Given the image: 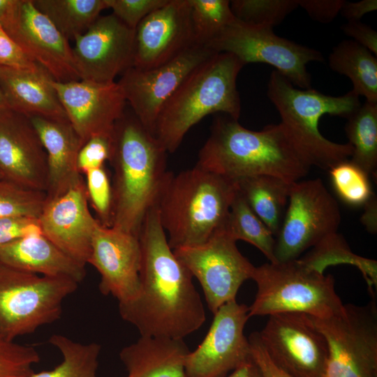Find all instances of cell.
Instances as JSON below:
<instances>
[{
  "mask_svg": "<svg viewBox=\"0 0 377 377\" xmlns=\"http://www.w3.org/2000/svg\"><path fill=\"white\" fill-rule=\"evenodd\" d=\"M341 219L337 201L320 179L292 183L287 207L276 236V262L300 258L306 249L337 232Z\"/></svg>",
  "mask_w": 377,
  "mask_h": 377,
  "instance_id": "cell-10",
  "label": "cell"
},
{
  "mask_svg": "<svg viewBox=\"0 0 377 377\" xmlns=\"http://www.w3.org/2000/svg\"><path fill=\"white\" fill-rule=\"evenodd\" d=\"M346 1L343 0H297L302 7L314 21L320 23L332 22L339 14Z\"/></svg>",
  "mask_w": 377,
  "mask_h": 377,
  "instance_id": "cell-44",
  "label": "cell"
},
{
  "mask_svg": "<svg viewBox=\"0 0 377 377\" xmlns=\"http://www.w3.org/2000/svg\"><path fill=\"white\" fill-rule=\"evenodd\" d=\"M52 84L83 144L92 136L113 132L126 110V101L117 82L53 80Z\"/></svg>",
  "mask_w": 377,
  "mask_h": 377,
  "instance_id": "cell-19",
  "label": "cell"
},
{
  "mask_svg": "<svg viewBox=\"0 0 377 377\" xmlns=\"http://www.w3.org/2000/svg\"><path fill=\"white\" fill-rule=\"evenodd\" d=\"M67 39L84 34L107 8L105 0H32Z\"/></svg>",
  "mask_w": 377,
  "mask_h": 377,
  "instance_id": "cell-29",
  "label": "cell"
},
{
  "mask_svg": "<svg viewBox=\"0 0 377 377\" xmlns=\"http://www.w3.org/2000/svg\"><path fill=\"white\" fill-rule=\"evenodd\" d=\"M38 219L43 235L85 267L94 234L101 223L90 212L83 179L64 193L47 198Z\"/></svg>",
  "mask_w": 377,
  "mask_h": 377,
  "instance_id": "cell-20",
  "label": "cell"
},
{
  "mask_svg": "<svg viewBox=\"0 0 377 377\" xmlns=\"http://www.w3.org/2000/svg\"><path fill=\"white\" fill-rule=\"evenodd\" d=\"M168 153L134 113L126 110L114 129L112 226L139 237L148 211L155 206L170 174Z\"/></svg>",
  "mask_w": 377,
  "mask_h": 377,
  "instance_id": "cell-3",
  "label": "cell"
},
{
  "mask_svg": "<svg viewBox=\"0 0 377 377\" xmlns=\"http://www.w3.org/2000/svg\"><path fill=\"white\" fill-rule=\"evenodd\" d=\"M346 119L345 132L353 147L350 161L374 175L377 168V103L365 101Z\"/></svg>",
  "mask_w": 377,
  "mask_h": 377,
  "instance_id": "cell-30",
  "label": "cell"
},
{
  "mask_svg": "<svg viewBox=\"0 0 377 377\" xmlns=\"http://www.w3.org/2000/svg\"><path fill=\"white\" fill-rule=\"evenodd\" d=\"M107 8L128 27L135 29L149 14L166 4L168 0H105Z\"/></svg>",
  "mask_w": 377,
  "mask_h": 377,
  "instance_id": "cell-41",
  "label": "cell"
},
{
  "mask_svg": "<svg viewBox=\"0 0 377 377\" xmlns=\"http://www.w3.org/2000/svg\"><path fill=\"white\" fill-rule=\"evenodd\" d=\"M312 319L325 337L328 356L324 377H377V307L343 304L337 313Z\"/></svg>",
  "mask_w": 377,
  "mask_h": 377,
  "instance_id": "cell-9",
  "label": "cell"
},
{
  "mask_svg": "<svg viewBox=\"0 0 377 377\" xmlns=\"http://www.w3.org/2000/svg\"><path fill=\"white\" fill-rule=\"evenodd\" d=\"M328 171L334 191L346 204L364 206L374 195L369 175L350 160L341 161Z\"/></svg>",
  "mask_w": 377,
  "mask_h": 377,
  "instance_id": "cell-35",
  "label": "cell"
},
{
  "mask_svg": "<svg viewBox=\"0 0 377 377\" xmlns=\"http://www.w3.org/2000/svg\"><path fill=\"white\" fill-rule=\"evenodd\" d=\"M251 279L257 286L249 317L300 312L328 318L343 307L330 274L310 267L298 258L255 267Z\"/></svg>",
  "mask_w": 377,
  "mask_h": 377,
  "instance_id": "cell-7",
  "label": "cell"
},
{
  "mask_svg": "<svg viewBox=\"0 0 377 377\" xmlns=\"http://www.w3.org/2000/svg\"><path fill=\"white\" fill-rule=\"evenodd\" d=\"M0 170L3 179L47 191L46 152L30 118L10 109L0 111Z\"/></svg>",
  "mask_w": 377,
  "mask_h": 377,
  "instance_id": "cell-22",
  "label": "cell"
},
{
  "mask_svg": "<svg viewBox=\"0 0 377 377\" xmlns=\"http://www.w3.org/2000/svg\"><path fill=\"white\" fill-rule=\"evenodd\" d=\"M206 46L217 53H230L244 65H271L295 87L303 89L311 88L306 64L324 61L321 52L316 49L280 37L273 29L249 24L237 18Z\"/></svg>",
  "mask_w": 377,
  "mask_h": 377,
  "instance_id": "cell-11",
  "label": "cell"
},
{
  "mask_svg": "<svg viewBox=\"0 0 377 377\" xmlns=\"http://www.w3.org/2000/svg\"><path fill=\"white\" fill-rule=\"evenodd\" d=\"M43 145L47 156V198L57 197L79 182L78 152L83 145L69 121L40 117H29Z\"/></svg>",
  "mask_w": 377,
  "mask_h": 377,
  "instance_id": "cell-24",
  "label": "cell"
},
{
  "mask_svg": "<svg viewBox=\"0 0 377 377\" xmlns=\"http://www.w3.org/2000/svg\"><path fill=\"white\" fill-rule=\"evenodd\" d=\"M135 30L112 13L101 16L75 39L72 47L80 80L112 82L132 67Z\"/></svg>",
  "mask_w": 377,
  "mask_h": 377,
  "instance_id": "cell-17",
  "label": "cell"
},
{
  "mask_svg": "<svg viewBox=\"0 0 377 377\" xmlns=\"http://www.w3.org/2000/svg\"><path fill=\"white\" fill-rule=\"evenodd\" d=\"M39 361V353L34 346L0 336V377H30Z\"/></svg>",
  "mask_w": 377,
  "mask_h": 377,
  "instance_id": "cell-38",
  "label": "cell"
},
{
  "mask_svg": "<svg viewBox=\"0 0 377 377\" xmlns=\"http://www.w3.org/2000/svg\"><path fill=\"white\" fill-rule=\"evenodd\" d=\"M230 6L239 20L273 29L298 7L297 0H233Z\"/></svg>",
  "mask_w": 377,
  "mask_h": 377,
  "instance_id": "cell-36",
  "label": "cell"
},
{
  "mask_svg": "<svg viewBox=\"0 0 377 377\" xmlns=\"http://www.w3.org/2000/svg\"><path fill=\"white\" fill-rule=\"evenodd\" d=\"M0 66L17 69H36L40 67L24 52L1 24Z\"/></svg>",
  "mask_w": 377,
  "mask_h": 377,
  "instance_id": "cell-43",
  "label": "cell"
},
{
  "mask_svg": "<svg viewBox=\"0 0 377 377\" xmlns=\"http://www.w3.org/2000/svg\"><path fill=\"white\" fill-rule=\"evenodd\" d=\"M77 286L69 278L41 276L0 261V336L14 341L57 321L64 300Z\"/></svg>",
  "mask_w": 377,
  "mask_h": 377,
  "instance_id": "cell-8",
  "label": "cell"
},
{
  "mask_svg": "<svg viewBox=\"0 0 377 377\" xmlns=\"http://www.w3.org/2000/svg\"><path fill=\"white\" fill-rule=\"evenodd\" d=\"M53 80L41 66L17 69L0 66V87L10 110L29 117L69 121Z\"/></svg>",
  "mask_w": 377,
  "mask_h": 377,
  "instance_id": "cell-23",
  "label": "cell"
},
{
  "mask_svg": "<svg viewBox=\"0 0 377 377\" xmlns=\"http://www.w3.org/2000/svg\"><path fill=\"white\" fill-rule=\"evenodd\" d=\"M0 261L15 268L47 276H61L78 283L86 276L80 265L43 235H29L0 246Z\"/></svg>",
  "mask_w": 377,
  "mask_h": 377,
  "instance_id": "cell-25",
  "label": "cell"
},
{
  "mask_svg": "<svg viewBox=\"0 0 377 377\" xmlns=\"http://www.w3.org/2000/svg\"><path fill=\"white\" fill-rule=\"evenodd\" d=\"M364 212L361 217V222L367 231L371 233L377 232V200L375 195L364 205Z\"/></svg>",
  "mask_w": 377,
  "mask_h": 377,
  "instance_id": "cell-48",
  "label": "cell"
},
{
  "mask_svg": "<svg viewBox=\"0 0 377 377\" xmlns=\"http://www.w3.org/2000/svg\"><path fill=\"white\" fill-rule=\"evenodd\" d=\"M139 240V293L119 304V314L142 337L184 339L204 324L205 310L193 276L168 244L155 206L145 215Z\"/></svg>",
  "mask_w": 377,
  "mask_h": 377,
  "instance_id": "cell-1",
  "label": "cell"
},
{
  "mask_svg": "<svg viewBox=\"0 0 377 377\" xmlns=\"http://www.w3.org/2000/svg\"><path fill=\"white\" fill-rule=\"evenodd\" d=\"M43 235L38 218L8 216L0 218V246L21 237Z\"/></svg>",
  "mask_w": 377,
  "mask_h": 377,
  "instance_id": "cell-42",
  "label": "cell"
},
{
  "mask_svg": "<svg viewBox=\"0 0 377 377\" xmlns=\"http://www.w3.org/2000/svg\"><path fill=\"white\" fill-rule=\"evenodd\" d=\"M328 64L350 80L355 94L377 103V58L368 49L353 40H342L333 47Z\"/></svg>",
  "mask_w": 377,
  "mask_h": 377,
  "instance_id": "cell-28",
  "label": "cell"
},
{
  "mask_svg": "<svg viewBox=\"0 0 377 377\" xmlns=\"http://www.w3.org/2000/svg\"><path fill=\"white\" fill-rule=\"evenodd\" d=\"M237 191L235 181L197 165L171 172L155 205L170 248L206 242L223 227Z\"/></svg>",
  "mask_w": 377,
  "mask_h": 377,
  "instance_id": "cell-4",
  "label": "cell"
},
{
  "mask_svg": "<svg viewBox=\"0 0 377 377\" xmlns=\"http://www.w3.org/2000/svg\"><path fill=\"white\" fill-rule=\"evenodd\" d=\"M228 377H263L252 357L233 370Z\"/></svg>",
  "mask_w": 377,
  "mask_h": 377,
  "instance_id": "cell-49",
  "label": "cell"
},
{
  "mask_svg": "<svg viewBox=\"0 0 377 377\" xmlns=\"http://www.w3.org/2000/svg\"><path fill=\"white\" fill-rule=\"evenodd\" d=\"M267 94L279 113L281 124L311 166L328 170L351 156L353 147L326 139L318 124L325 114L347 118L357 110L361 103L353 90L332 96L312 88L300 89L274 70Z\"/></svg>",
  "mask_w": 377,
  "mask_h": 377,
  "instance_id": "cell-6",
  "label": "cell"
},
{
  "mask_svg": "<svg viewBox=\"0 0 377 377\" xmlns=\"http://www.w3.org/2000/svg\"><path fill=\"white\" fill-rule=\"evenodd\" d=\"M88 200L94 209L101 225L112 226L113 191L105 166L91 170L85 174Z\"/></svg>",
  "mask_w": 377,
  "mask_h": 377,
  "instance_id": "cell-39",
  "label": "cell"
},
{
  "mask_svg": "<svg viewBox=\"0 0 377 377\" xmlns=\"http://www.w3.org/2000/svg\"><path fill=\"white\" fill-rule=\"evenodd\" d=\"M196 165L234 181L271 175L288 183L311 167L281 123L253 131L226 114L215 119Z\"/></svg>",
  "mask_w": 377,
  "mask_h": 377,
  "instance_id": "cell-2",
  "label": "cell"
},
{
  "mask_svg": "<svg viewBox=\"0 0 377 377\" xmlns=\"http://www.w3.org/2000/svg\"><path fill=\"white\" fill-rule=\"evenodd\" d=\"M88 263L100 273L98 288L103 295H111L119 304L137 297L141 265L138 236L100 223L94 234Z\"/></svg>",
  "mask_w": 377,
  "mask_h": 377,
  "instance_id": "cell-18",
  "label": "cell"
},
{
  "mask_svg": "<svg viewBox=\"0 0 377 377\" xmlns=\"http://www.w3.org/2000/svg\"><path fill=\"white\" fill-rule=\"evenodd\" d=\"M376 10V0H362L357 2H348L346 1L340 14L348 22H355L360 21L364 15Z\"/></svg>",
  "mask_w": 377,
  "mask_h": 377,
  "instance_id": "cell-47",
  "label": "cell"
},
{
  "mask_svg": "<svg viewBox=\"0 0 377 377\" xmlns=\"http://www.w3.org/2000/svg\"><path fill=\"white\" fill-rule=\"evenodd\" d=\"M341 30L353 40L368 49L376 57L377 33L370 26L360 21L348 22L341 27Z\"/></svg>",
  "mask_w": 377,
  "mask_h": 377,
  "instance_id": "cell-46",
  "label": "cell"
},
{
  "mask_svg": "<svg viewBox=\"0 0 377 377\" xmlns=\"http://www.w3.org/2000/svg\"><path fill=\"white\" fill-rule=\"evenodd\" d=\"M249 306L236 300L222 305L202 341L184 358V377H226L251 358L244 333Z\"/></svg>",
  "mask_w": 377,
  "mask_h": 377,
  "instance_id": "cell-15",
  "label": "cell"
},
{
  "mask_svg": "<svg viewBox=\"0 0 377 377\" xmlns=\"http://www.w3.org/2000/svg\"><path fill=\"white\" fill-rule=\"evenodd\" d=\"M223 228L236 242L242 240L253 245L264 254L268 262L276 263L274 235L251 209L238 189Z\"/></svg>",
  "mask_w": 377,
  "mask_h": 377,
  "instance_id": "cell-31",
  "label": "cell"
},
{
  "mask_svg": "<svg viewBox=\"0 0 377 377\" xmlns=\"http://www.w3.org/2000/svg\"><path fill=\"white\" fill-rule=\"evenodd\" d=\"M236 242L223 227L200 245L172 250L201 285L213 314L224 304L236 300L239 288L251 279L255 269Z\"/></svg>",
  "mask_w": 377,
  "mask_h": 377,
  "instance_id": "cell-12",
  "label": "cell"
},
{
  "mask_svg": "<svg viewBox=\"0 0 377 377\" xmlns=\"http://www.w3.org/2000/svg\"><path fill=\"white\" fill-rule=\"evenodd\" d=\"M216 54L206 45L195 44L156 67H130L117 83L132 112L152 134L163 105L196 68Z\"/></svg>",
  "mask_w": 377,
  "mask_h": 377,
  "instance_id": "cell-14",
  "label": "cell"
},
{
  "mask_svg": "<svg viewBox=\"0 0 377 377\" xmlns=\"http://www.w3.org/2000/svg\"><path fill=\"white\" fill-rule=\"evenodd\" d=\"M6 32L38 65L59 82L80 80L72 47L32 0H17L1 24Z\"/></svg>",
  "mask_w": 377,
  "mask_h": 377,
  "instance_id": "cell-16",
  "label": "cell"
},
{
  "mask_svg": "<svg viewBox=\"0 0 377 377\" xmlns=\"http://www.w3.org/2000/svg\"><path fill=\"white\" fill-rule=\"evenodd\" d=\"M300 258L306 265L323 272L331 265H353L362 272L369 293L374 294V286L377 284V262L353 253L346 240L337 232L326 237Z\"/></svg>",
  "mask_w": 377,
  "mask_h": 377,
  "instance_id": "cell-32",
  "label": "cell"
},
{
  "mask_svg": "<svg viewBox=\"0 0 377 377\" xmlns=\"http://www.w3.org/2000/svg\"><path fill=\"white\" fill-rule=\"evenodd\" d=\"M46 200L45 192L30 189L6 179H0V218H39Z\"/></svg>",
  "mask_w": 377,
  "mask_h": 377,
  "instance_id": "cell-37",
  "label": "cell"
},
{
  "mask_svg": "<svg viewBox=\"0 0 377 377\" xmlns=\"http://www.w3.org/2000/svg\"><path fill=\"white\" fill-rule=\"evenodd\" d=\"M17 0H0V24L9 16Z\"/></svg>",
  "mask_w": 377,
  "mask_h": 377,
  "instance_id": "cell-50",
  "label": "cell"
},
{
  "mask_svg": "<svg viewBox=\"0 0 377 377\" xmlns=\"http://www.w3.org/2000/svg\"><path fill=\"white\" fill-rule=\"evenodd\" d=\"M195 44L189 0H168L135 28L132 67H156Z\"/></svg>",
  "mask_w": 377,
  "mask_h": 377,
  "instance_id": "cell-21",
  "label": "cell"
},
{
  "mask_svg": "<svg viewBox=\"0 0 377 377\" xmlns=\"http://www.w3.org/2000/svg\"><path fill=\"white\" fill-rule=\"evenodd\" d=\"M113 147L114 131L88 139L78 152L77 168L79 172L85 174L89 170L103 167L106 161L111 160Z\"/></svg>",
  "mask_w": 377,
  "mask_h": 377,
  "instance_id": "cell-40",
  "label": "cell"
},
{
  "mask_svg": "<svg viewBox=\"0 0 377 377\" xmlns=\"http://www.w3.org/2000/svg\"><path fill=\"white\" fill-rule=\"evenodd\" d=\"M195 44L207 45L236 17L228 0H189Z\"/></svg>",
  "mask_w": 377,
  "mask_h": 377,
  "instance_id": "cell-34",
  "label": "cell"
},
{
  "mask_svg": "<svg viewBox=\"0 0 377 377\" xmlns=\"http://www.w3.org/2000/svg\"><path fill=\"white\" fill-rule=\"evenodd\" d=\"M3 179V175L2 172H1V171L0 170V179Z\"/></svg>",
  "mask_w": 377,
  "mask_h": 377,
  "instance_id": "cell-52",
  "label": "cell"
},
{
  "mask_svg": "<svg viewBox=\"0 0 377 377\" xmlns=\"http://www.w3.org/2000/svg\"><path fill=\"white\" fill-rule=\"evenodd\" d=\"M10 108L6 103L3 91L0 87V111H4Z\"/></svg>",
  "mask_w": 377,
  "mask_h": 377,
  "instance_id": "cell-51",
  "label": "cell"
},
{
  "mask_svg": "<svg viewBox=\"0 0 377 377\" xmlns=\"http://www.w3.org/2000/svg\"><path fill=\"white\" fill-rule=\"evenodd\" d=\"M259 339L269 358L293 377H324L328 348L311 316L286 312L269 316Z\"/></svg>",
  "mask_w": 377,
  "mask_h": 377,
  "instance_id": "cell-13",
  "label": "cell"
},
{
  "mask_svg": "<svg viewBox=\"0 0 377 377\" xmlns=\"http://www.w3.org/2000/svg\"><path fill=\"white\" fill-rule=\"evenodd\" d=\"M189 349L183 339L142 337L124 347L119 358L127 377H184Z\"/></svg>",
  "mask_w": 377,
  "mask_h": 377,
  "instance_id": "cell-26",
  "label": "cell"
},
{
  "mask_svg": "<svg viewBox=\"0 0 377 377\" xmlns=\"http://www.w3.org/2000/svg\"><path fill=\"white\" fill-rule=\"evenodd\" d=\"M244 66L235 55L220 52L184 80L162 107L152 130L168 153L175 152L188 130L208 114L219 112L239 119L236 82Z\"/></svg>",
  "mask_w": 377,
  "mask_h": 377,
  "instance_id": "cell-5",
  "label": "cell"
},
{
  "mask_svg": "<svg viewBox=\"0 0 377 377\" xmlns=\"http://www.w3.org/2000/svg\"><path fill=\"white\" fill-rule=\"evenodd\" d=\"M248 339L251 357L259 367L263 377H293L269 358L259 339L258 332L251 334Z\"/></svg>",
  "mask_w": 377,
  "mask_h": 377,
  "instance_id": "cell-45",
  "label": "cell"
},
{
  "mask_svg": "<svg viewBox=\"0 0 377 377\" xmlns=\"http://www.w3.org/2000/svg\"><path fill=\"white\" fill-rule=\"evenodd\" d=\"M235 182L238 191L251 209L276 236L287 207L292 183L271 175L248 177Z\"/></svg>",
  "mask_w": 377,
  "mask_h": 377,
  "instance_id": "cell-27",
  "label": "cell"
},
{
  "mask_svg": "<svg viewBox=\"0 0 377 377\" xmlns=\"http://www.w3.org/2000/svg\"><path fill=\"white\" fill-rule=\"evenodd\" d=\"M48 341L61 353V362L52 370L34 372L30 377H97L100 344L76 342L58 334Z\"/></svg>",
  "mask_w": 377,
  "mask_h": 377,
  "instance_id": "cell-33",
  "label": "cell"
}]
</instances>
